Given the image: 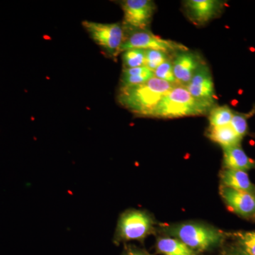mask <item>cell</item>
I'll list each match as a JSON object with an SVG mask.
<instances>
[{"instance_id":"cell-24","label":"cell","mask_w":255,"mask_h":255,"mask_svg":"<svg viewBox=\"0 0 255 255\" xmlns=\"http://www.w3.org/2000/svg\"><path fill=\"white\" fill-rule=\"evenodd\" d=\"M226 255H239L235 254V253H228V254H226Z\"/></svg>"},{"instance_id":"cell-4","label":"cell","mask_w":255,"mask_h":255,"mask_svg":"<svg viewBox=\"0 0 255 255\" xmlns=\"http://www.w3.org/2000/svg\"><path fill=\"white\" fill-rule=\"evenodd\" d=\"M82 26L96 44L103 50L107 56L117 58L126 38V30L121 22L106 23L82 21Z\"/></svg>"},{"instance_id":"cell-17","label":"cell","mask_w":255,"mask_h":255,"mask_svg":"<svg viewBox=\"0 0 255 255\" xmlns=\"http://www.w3.org/2000/svg\"><path fill=\"white\" fill-rule=\"evenodd\" d=\"M124 69L145 66V50L129 49L122 53Z\"/></svg>"},{"instance_id":"cell-12","label":"cell","mask_w":255,"mask_h":255,"mask_svg":"<svg viewBox=\"0 0 255 255\" xmlns=\"http://www.w3.org/2000/svg\"><path fill=\"white\" fill-rule=\"evenodd\" d=\"M223 150V163L226 169L248 172L255 169V162L250 158L241 145L226 147Z\"/></svg>"},{"instance_id":"cell-10","label":"cell","mask_w":255,"mask_h":255,"mask_svg":"<svg viewBox=\"0 0 255 255\" xmlns=\"http://www.w3.org/2000/svg\"><path fill=\"white\" fill-rule=\"evenodd\" d=\"M223 2L217 0H189L184 1L188 17L196 25H204L221 13Z\"/></svg>"},{"instance_id":"cell-14","label":"cell","mask_w":255,"mask_h":255,"mask_svg":"<svg viewBox=\"0 0 255 255\" xmlns=\"http://www.w3.org/2000/svg\"><path fill=\"white\" fill-rule=\"evenodd\" d=\"M208 137L223 148L240 145L242 138L238 136L231 125L221 127H209Z\"/></svg>"},{"instance_id":"cell-19","label":"cell","mask_w":255,"mask_h":255,"mask_svg":"<svg viewBox=\"0 0 255 255\" xmlns=\"http://www.w3.org/2000/svg\"><path fill=\"white\" fill-rule=\"evenodd\" d=\"M172 58L171 54L155 50H145V63L146 68L154 72L157 67L161 64Z\"/></svg>"},{"instance_id":"cell-18","label":"cell","mask_w":255,"mask_h":255,"mask_svg":"<svg viewBox=\"0 0 255 255\" xmlns=\"http://www.w3.org/2000/svg\"><path fill=\"white\" fill-rule=\"evenodd\" d=\"M239 255H255V231L242 233L238 236Z\"/></svg>"},{"instance_id":"cell-21","label":"cell","mask_w":255,"mask_h":255,"mask_svg":"<svg viewBox=\"0 0 255 255\" xmlns=\"http://www.w3.org/2000/svg\"><path fill=\"white\" fill-rule=\"evenodd\" d=\"M248 116L246 114L233 113L232 120L230 124L236 134L242 139L248 132Z\"/></svg>"},{"instance_id":"cell-2","label":"cell","mask_w":255,"mask_h":255,"mask_svg":"<svg viewBox=\"0 0 255 255\" xmlns=\"http://www.w3.org/2000/svg\"><path fill=\"white\" fill-rule=\"evenodd\" d=\"M210 112L199 103L186 87L175 85L156 107L151 117L174 119L204 115Z\"/></svg>"},{"instance_id":"cell-16","label":"cell","mask_w":255,"mask_h":255,"mask_svg":"<svg viewBox=\"0 0 255 255\" xmlns=\"http://www.w3.org/2000/svg\"><path fill=\"white\" fill-rule=\"evenodd\" d=\"M210 127L230 125L233 117V110L227 105L215 106L209 112Z\"/></svg>"},{"instance_id":"cell-15","label":"cell","mask_w":255,"mask_h":255,"mask_svg":"<svg viewBox=\"0 0 255 255\" xmlns=\"http://www.w3.org/2000/svg\"><path fill=\"white\" fill-rule=\"evenodd\" d=\"M157 251L163 255H196V253L177 238H159Z\"/></svg>"},{"instance_id":"cell-20","label":"cell","mask_w":255,"mask_h":255,"mask_svg":"<svg viewBox=\"0 0 255 255\" xmlns=\"http://www.w3.org/2000/svg\"><path fill=\"white\" fill-rule=\"evenodd\" d=\"M172 58H169V60H166L165 62L157 67L153 72L154 77L159 79V80L168 82L169 83L177 85L174 75Z\"/></svg>"},{"instance_id":"cell-11","label":"cell","mask_w":255,"mask_h":255,"mask_svg":"<svg viewBox=\"0 0 255 255\" xmlns=\"http://www.w3.org/2000/svg\"><path fill=\"white\" fill-rule=\"evenodd\" d=\"M221 196L233 212L248 218L255 215V194L221 186Z\"/></svg>"},{"instance_id":"cell-6","label":"cell","mask_w":255,"mask_h":255,"mask_svg":"<svg viewBox=\"0 0 255 255\" xmlns=\"http://www.w3.org/2000/svg\"><path fill=\"white\" fill-rule=\"evenodd\" d=\"M121 6L124 11L123 25L126 32L147 30L152 22L156 9L150 0H123Z\"/></svg>"},{"instance_id":"cell-7","label":"cell","mask_w":255,"mask_h":255,"mask_svg":"<svg viewBox=\"0 0 255 255\" xmlns=\"http://www.w3.org/2000/svg\"><path fill=\"white\" fill-rule=\"evenodd\" d=\"M133 48L160 50L169 54H175L177 52L188 50L182 43L164 39L147 30L131 32L128 36H126L125 41L121 48V53Z\"/></svg>"},{"instance_id":"cell-5","label":"cell","mask_w":255,"mask_h":255,"mask_svg":"<svg viewBox=\"0 0 255 255\" xmlns=\"http://www.w3.org/2000/svg\"><path fill=\"white\" fill-rule=\"evenodd\" d=\"M152 227L153 221L145 211L128 210L119 218L115 241H141L150 234Z\"/></svg>"},{"instance_id":"cell-8","label":"cell","mask_w":255,"mask_h":255,"mask_svg":"<svg viewBox=\"0 0 255 255\" xmlns=\"http://www.w3.org/2000/svg\"><path fill=\"white\" fill-rule=\"evenodd\" d=\"M186 88L201 105L211 110L216 105V92L211 70L205 63L199 68Z\"/></svg>"},{"instance_id":"cell-23","label":"cell","mask_w":255,"mask_h":255,"mask_svg":"<svg viewBox=\"0 0 255 255\" xmlns=\"http://www.w3.org/2000/svg\"><path fill=\"white\" fill-rule=\"evenodd\" d=\"M123 255H148L146 254L145 253L142 252L141 251H139V250L137 249H129L128 251L126 252Z\"/></svg>"},{"instance_id":"cell-1","label":"cell","mask_w":255,"mask_h":255,"mask_svg":"<svg viewBox=\"0 0 255 255\" xmlns=\"http://www.w3.org/2000/svg\"><path fill=\"white\" fill-rule=\"evenodd\" d=\"M175 85L153 77L140 85L119 89L117 100L135 115L151 117L160 101Z\"/></svg>"},{"instance_id":"cell-3","label":"cell","mask_w":255,"mask_h":255,"mask_svg":"<svg viewBox=\"0 0 255 255\" xmlns=\"http://www.w3.org/2000/svg\"><path fill=\"white\" fill-rule=\"evenodd\" d=\"M165 232L194 252H204L218 246L223 235L218 230L199 223H186L166 228Z\"/></svg>"},{"instance_id":"cell-22","label":"cell","mask_w":255,"mask_h":255,"mask_svg":"<svg viewBox=\"0 0 255 255\" xmlns=\"http://www.w3.org/2000/svg\"><path fill=\"white\" fill-rule=\"evenodd\" d=\"M154 73L142 74V75H127L122 74L120 79V88L135 86L144 83L150 78H153Z\"/></svg>"},{"instance_id":"cell-9","label":"cell","mask_w":255,"mask_h":255,"mask_svg":"<svg viewBox=\"0 0 255 255\" xmlns=\"http://www.w3.org/2000/svg\"><path fill=\"white\" fill-rule=\"evenodd\" d=\"M172 63L177 85L187 87L204 62L198 53L186 50L175 53Z\"/></svg>"},{"instance_id":"cell-13","label":"cell","mask_w":255,"mask_h":255,"mask_svg":"<svg viewBox=\"0 0 255 255\" xmlns=\"http://www.w3.org/2000/svg\"><path fill=\"white\" fill-rule=\"evenodd\" d=\"M221 182L224 187L255 194V185L244 171L226 169L221 173Z\"/></svg>"}]
</instances>
